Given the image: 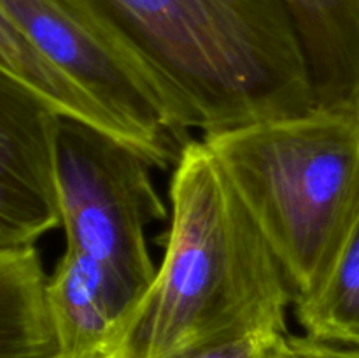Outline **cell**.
Returning <instances> with one entry per match:
<instances>
[{
	"label": "cell",
	"mask_w": 359,
	"mask_h": 358,
	"mask_svg": "<svg viewBox=\"0 0 359 358\" xmlns=\"http://www.w3.org/2000/svg\"><path fill=\"white\" fill-rule=\"evenodd\" d=\"M203 135L318 112L280 0H70Z\"/></svg>",
	"instance_id": "1"
},
{
	"label": "cell",
	"mask_w": 359,
	"mask_h": 358,
	"mask_svg": "<svg viewBox=\"0 0 359 358\" xmlns=\"http://www.w3.org/2000/svg\"><path fill=\"white\" fill-rule=\"evenodd\" d=\"M170 207L163 260L107 358H172L249 330H286V274L203 140L175 164Z\"/></svg>",
	"instance_id": "2"
},
{
	"label": "cell",
	"mask_w": 359,
	"mask_h": 358,
	"mask_svg": "<svg viewBox=\"0 0 359 358\" xmlns=\"http://www.w3.org/2000/svg\"><path fill=\"white\" fill-rule=\"evenodd\" d=\"M202 140L279 260L294 302L316 293L359 216V118L314 112Z\"/></svg>",
	"instance_id": "3"
},
{
	"label": "cell",
	"mask_w": 359,
	"mask_h": 358,
	"mask_svg": "<svg viewBox=\"0 0 359 358\" xmlns=\"http://www.w3.org/2000/svg\"><path fill=\"white\" fill-rule=\"evenodd\" d=\"M153 167L114 133L60 116L55 181L65 249L100 270L121 326L156 274L146 228L167 220V207L154 188Z\"/></svg>",
	"instance_id": "4"
},
{
	"label": "cell",
	"mask_w": 359,
	"mask_h": 358,
	"mask_svg": "<svg viewBox=\"0 0 359 358\" xmlns=\"http://www.w3.org/2000/svg\"><path fill=\"white\" fill-rule=\"evenodd\" d=\"M0 11L67 79L118 121L154 167L175 165L191 137L146 74L70 0H0Z\"/></svg>",
	"instance_id": "5"
},
{
	"label": "cell",
	"mask_w": 359,
	"mask_h": 358,
	"mask_svg": "<svg viewBox=\"0 0 359 358\" xmlns=\"http://www.w3.org/2000/svg\"><path fill=\"white\" fill-rule=\"evenodd\" d=\"M62 112L0 67V253L35 248L60 227L55 181Z\"/></svg>",
	"instance_id": "6"
},
{
	"label": "cell",
	"mask_w": 359,
	"mask_h": 358,
	"mask_svg": "<svg viewBox=\"0 0 359 358\" xmlns=\"http://www.w3.org/2000/svg\"><path fill=\"white\" fill-rule=\"evenodd\" d=\"M318 112L359 118V0H280Z\"/></svg>",
	"instance_id": "7"
},
{
	"label": "cell",
	"mask_w": 359,
	"mask_h": 358,
	"mask_svg": "<svg viewBox=\"0 0 359 358\" xmlns=\"http://www.w3.org/2000/svg\"><path fill=\"white\" fill-rule=\"evenodd\" d=\"M46 298L62 354L109 357L121 321L97 267L65 249L48 277Z\"/></svg>",
	"instance_id": "8"
},
{
	"label": "cell",
	"mask_w": 359,
	"mask_h": 358,
	"mask_svg": "<svg viewBox=\"0 0 359 358\" xmlns=\"http://www.w3.org/2000/svg\"><path fill=\"white\" fill-rule=\"evenodd\" d=\"M35 248L0 253V358H60Z\"/></svg>",
	"instance_id": "9"
},
{
	"label": "cell",
	"mask_w": 359,
	"mask_h": 358,
	"mask_svg": "<svg viewBox=\"0 0 359 358\" xmlns=\"http://www.w3.org/2000/svg\"><path fill=\"white\" fill-rule=\"evenodd\" d=\"M293 305L307 337L359 347V216L318 291Z\"/></svg>",
	"instance_id": "10"
},
{
	"label": "cell",
	"mask_w": 359,
	"mask_h": 358,
	"mask_svg": "<svg viewBox=\"0 0 359 358\" xmlns=\"http://www.w3.org/2000/svg\"><path fill=\"white\" fill-rule=\"evenodd\" d=\"M0 67L9 70L23 83L48 98L63 116L83 119L97 125L119 139H126L125 132L109 112H105L93 98L67 79L55 65L48 62L28 39L18 30L13 21L0 11Z\"/></svg>",
	"instance_id": "11"
},
{
	"label": "cell",
	"mask_w": 359,
	"mask_h": 358,
	"mask_svg": "<svg viewBox=\"0 0 359 358\" xmlns=\"http://www.w3.org/2000/svg\"><path fill=\"white\" fill-rule=\"evenodd\" d=\"M172 358H290L286 330L259 329L200 344Z\"/></svg>",
	"instance_id": "12"
},
{
	"label": "cell",
	"mask_w": 359,
	"mask_h": 358,
	"mask_svg": "<svg viewBox=\"0 0 359 358\" xmlns=\"http://www.w3.org/2000/svg\"><path fill=\"white\" fill-rule=\"evenodd\" d=\"M290 358H359V347L321 343L311 337H290Z\"/></svg>",
	"instance_id": "13"
},
{
	"label": "cell",
	"mask_w": 359,
	"mask_h": 358,
	"mask_svg": "<svg viewBox=\"0 0 359 358\" xmlns=\"http://www.w3.org/2000/svg\"><path fill=\"white\" fill-rule=\"evenodd\" d=\"M60 358H105V357H67V354H62Z\"/></svg>",
	"instance_id": "14"
}]
</instances>
